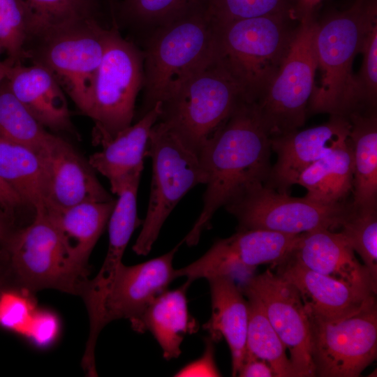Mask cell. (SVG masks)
Here are the masks:
<instances>
[{"label":"cell","mask_w":377,"mask_h":377,"mask_svg":"<svg viewBox=\"0 0 377 377\" xmlns=\"http://www.w3.org/2000/svg\"><path fill=\"white\" fill-rule=\"evenodd\" d=\"M270 149V136L254 103L242 101L198 154L207 186L202 209L183 242L196 245L221 207L266 184L272 169Z\"/></svg>","instance_id":"cell-1"},{"label":"cell","mask_w":377,"mask_h":377,"mask_svg":"<svg viewBox=\"0 0 377 377\" xmlns=\"http://www.w3.org/2000/svg\"><path fill=\"white\" fill-rule=\"evenodd\" d=\"M376 25V0H355L348 8L316 21L315 49L321 80L309 103L311 112L348 117L361 110L353 64Z\"/></svg>","instance_id":"cell-2"},{"label":"cell","mask_w":377,"mask_h":377,"mask_svg":"<svg viewBox=\"0 0 377 377\" xmlns=\"http://www.w3.org/2000/svg\"><path fill=\"white\" fill-rule=\"evenodd\" d=\"M302 16L265 15L215 23L216 57L255 103L285 61Z\"/></svg>","instance_id":"cell-3"},{"label":"cell","mask_w":377,"mask_h":377,"mask_svg":"<svg viewBox=\"0 0 377 377\" xmlns=\"http://www.w3.org/2000/svg\"><path fill=\"white\" fill-rule=\"evenodd\" d=\"M143 55L141 116L216 57L215 23L201 0L155 28Z\"/></svg>","instance_id":"cell-4"},{"label":"cell","mask_w":377,"mask_h":377,"mask_svg":"<svg viewBox=\"0 0 377 377\" xmlns=\"http://www.w3.org/2000/svg\"><path fill=\"white\" fill-rule=\"evenodd\" d=\"M243 100L238 84L216 55L161 103L158 121L198 155Z\"/></svg>","instance_id":"cell-5"},{"label":"cell","mask_w":377,"mask_h":377,"mask_svg":"<svg viewBox=\"0 0 377 377\" xmlns=\"http://www.w3.org/2000/svg\"><path fill=\"white\" fill-rule=\"evenodd\" d=\"M9 283L32 293L50 288L80 295L88 279L68 261L57 228L46 209L31 223L15 228L0 247Z\"/></svg>","instance_id":"cell-6"},{"label":"cell","mask_w":377,"mask_h":377,"mask_svg":"<svg viewBox=\"0 0 377 377\" xmlns=\"http://www.w3.org/2000/svg\"><path fill=\"white\" fill-rule=\"evenodd\" d=\"M147 156L152 161V179L146 217L133 246L138 255H147L176 205L206 176L198 155L188 149L163 123L151 129Z\"/></svg>","instance_id":"cell-7"},{"label":"cell","mask_w":377,"mask_h":377,"mask_svg":"<svg viewBox=\"0 0 377 377\" xmlns=\"http://www.w3.org/2000/svg\"><path fill=\"white\" fill-rule=\"evenodd\" d=\"M316 20L306 11L279 71L254 103L270 138L298 130L306 120L307 105L318 70L315 49Z\"/></svg>","instance_id":"cell-8"},{"label":"cell","mask_w":377,"mask_h":377,"mask_svg":"<svg viewBox=\"0 0 377 377\" xmlns=\"http://www.w3.org/2000/svg\"><path fill=\"white\" fill-rule=\"evenodd\" d=\"M144 55L113 27L107 29L88 117L95 122L98 144L131 125L137 96L143 86Z\"/></svg>","instance_id":"cell-9"},{"label":"cell","mask_w":377,"mask_h":377,"mask_svg":"<svg viewBox=\"0 0 377 377\" xmlns=\"http://www.w3.org/2000/svg\"><path fill=\"white\" fill-rule=\"evenodd\" d=\"M306 311L315 376L357 377L375 360L376 299L339 318H325Z\"/></svg>","instance_id":"cell-10"},{"label":"cell","mask_w":377,"mask_h":377,"mask_svg":"<svg viewBox=\"0 0 377 377\" xmlns=\"http://www.w3.org/2000/svg\"><path fill=\"white\" fill-rule=\"evenodd\" d=\"M224 207L237 219L238 230L287 234L340 228L352 209L342 202L325 205L305 197L293 198L267 184L253 187Z\"/></svg>","instance_id":"cell-11"},{"label":"cell","mask_w":377,"mask_h":377,"mask_svg":"<svg viewBox=\"0 0 377 377\" xmlns=\"http://www.w3.org/2000/svg\"><path fill=\"white\" fill-rule=\"evenodd\" d=\"M106 37L107 29L89 18L43 40L40 58L36 60L52 72L87 116Z\"/></svg>","instance_id":"cell-12"},{"label":"cell","mask_w":377,"mask_h":377,"mask_svg":"<svg viewBox=\"0 0 377 377\" xmlns=\"http://www.w3.org/2000/svg\"><path fill=\"white\" fill-rule=\"evenodd\" d=\"M300 234L264 230H238L232 236L219 239L200 258L176 269L177 277L192 283L214 275L251 273L258 265L275 266L292 251Z\"/></svg>","instance_id":"cell-13"},{"label":"cell","mask_w":377,"mask_h":377,"mask_svg":"<svg viewBox=\"0 0 377 377\" xmlns=\"http://www.w3.org/2000/svg\"><path fill=\"white\" fill-rule=\"evenodd\" d=\"M240 288L261 302L269 323L289 352L297 376H315L309 317L297 290L269 269L246 279Z\"/></svg>","instance_id":"cell-14"},{"label":"cell","mask_w":377,"mask_h":377,"mask_svg":"<svg viewBox=\"0 0 377 377\" xmlns=\"http://www.w3.org/2000/svg\"><path fill=\"white\" fill-rule=\"evenodd\" d=\"M37 154L46 208L64 209L114 200L97 179L89 160L62 138L53 134Z\"/></svg>","instance_id":"cell-15"},{"label":"cell","mask_w":377,"mask_h":377,"mask_svg":"<svg viewBox=\"0 0 377 377\" xmlns=\"http://www.w3.org/2000/svg\"><path fill=\"white\" fill-rule=\"evenodd\" d=\"M182 242L169 252L135 265L121 263L108 289L101 307L102 330L117 319L136 321L151 302L177 279L173 258Z\"/></svg>","instance_id":"cell-16"},{"label":"cell","mask_w":377,"mask_h":377,"mask_svg":"<svg viewBox=\"0 0 377 377\" xmlns=\"http://www.w3.org/2000/svg\"><path fill=\"white\" fill-rule=\"evenodd\" d=\"M350 127L348 117L332 115L323 124L270 138L277 155L269 177L272 186L287 193L304 170L348 139Z\"/></svg>","instance_id":"cell-17"},{"label":"cell","mask_w":377,"mask_h":377,"mask_svg":"<svg viewBox=\"0 0 377 377\" xmlns=\"http://www.w3.org/2000/svg\"><path fill=\"white\" fill-rule=\"evenodd\" d=\"M141 175L132 177L117 194L118 199L108 220L109 244L106 256L96 276L84 284L80 296L86 305L89 318L97 319L105 295L122 263L131 237L140 224L137 214V193Z\"/></svg>","instance_id":"cell-18"},{"label":"cell","mask_w":377,"mask_h":377,"mask_svg":"<svg viewBox=\"0 0 377 377\" xmlns=\"http://www.w3.org/2000/svg\"><path fill=\"white\" fill-rule=\"evenodd\" d=\"M288 256L313 271L376 295L369 271L339 232L318 229L301 233Z\"/></svg>","instance_id":"cell-19"},{"label":"cell","mask_w":377,"mask_h":377,"mask_svg":"<svg viewBox=\"0 0 377 377\" xmlns=\"http://www.w3.org/2000/svg\"><path fill=\"white\" fill-rule=\"evenodd\" d=\"M274 267L297 290L306 310L320 316L342 317L376 299L375 294L313 271L288 256Z\"/></svg>","instance_id":"cell-20"},{"label":"cell","mask_w":377,"mask_h":377,"mask_svg":"<svg viewBox=\"0 0 377 377\" xmlns=\"http://www.w3.org/2000/svg\"><path fill=\"white\" fill-rule=\"evenodd\" d=\"M13 94L44 127L75 134L64 89L44 65H13L6 77Z\"/></svg>","instance_id":"cell-21"},{"label":"cell","mask_w":377,"mask_h":377,"mask_svg":"<svg viewBox=\"0 0 377 377\" xmlns=\"http://www.w3.org/2000/svg\"><path fill=\"white\" fill-rule=\"evenodd\" d=\"M161 112L159 102L135 124L101 142L99 145L102 149L89 156V163L109 180L113 193L117 194L130 178L141 175L144 158L147 156L150 131Z\"/></svg>","instance_id":"cell-22"},{"label":"cell","mask_w":377,"mask_h":377,"mask_svg":"<svg viewBox=\"0 0 377 377\" xmlns=\"http://www.w3.org/2000/svg\"><path fill=\"white\" fill-rule=\"evenodd\" d=\"M207 280L210 288L212 312L202 327L212 341L226 340L231 354L232 376H237L246 353L247 301L232 276L214 275Z\"/></svg>","instance_id":"cell-23"},{"label":"cell","mask_w":377,"mask_h":377,"mask_svg":"<svg viewBox=\"0 0 377 377\" xmlns=\"http://www.w3.org/2000/svg\"><path fill=\"white\" fill-rule=\"evenodd\" d=\"M115 200L84 202L64 209L46 208L73 269L88 279V260L108 222Z\"/></svg>","instance_id":"cell-24"},{"label":"cell","mask_w":377,"mask_h":377,"mask_svg":"<svg viewBox=\"0 0 377 377\" xmlns=\"http://www.w3.org/2000/svg\"><path fill=\"white\" fill-rule=\"evenodd\" d=\"M191 284L186 280L179 288L161 293L131 324L138 332H151L167 360L177 358L185 336L198 330L196 320L189 313L186 297Z\"/></svg>","instance_id":"cell-25"},{"label":"cell","mask_w":377,"mask_h":377,"mask_svg":"<svg viewBox=\"0 0 377 377\" xmlns=\"http://www.w3.org/2000/svg\"><path fill=\"white\" fill-rule=\"evenodd\" d=\"M350 122L349 140L353 151L354 200L356 209L376 208L377 200V117L375 110H362L348 116Z\"/></svg>","instance_id":"cell-26"},{"label":"cell","mask_w":377,"mask_h":377,"mask_svg":"<svg viewBox=\"0 0 377 377\" xmlns=\"http://www.w3.org/2000/svg\"><path fill=\"white\" fill-rule=\"evenodd\" d=\"M296 184L306 188L304 197L313 202H341L353 189V151L349 138L304 170Z\"/></svg>","instance_id":"cell-27"},{"label":"cell","mask_w":377,"mask_h":377,"mask_svg":"<svg viewBox=\"0 0 377 377\" xmlns=\"http://www.w3.org/2000/svg\"><path fill=\"white\" fill-rule=\"evenodd\" d=\"M0 179L34 214L46 209L42 168L31 149L0 138Z\"/></svg>","instance_id":"cell-28"},{"label":"cell","mask_w":377,"mask_h":377,"mask_svg":"<svg viewBox=\"0 0 377 377\" xmlns=\"http://www.w3.org/2000/svg\"><path fill=\"white\" fill-rule=\"evenodd\" d=\"M242 293L247 301L249 314L246 353L265 361L275 377H297L286 348L269 323L261 302L254 295Z\"/></svg>","instance_id":"cell-29"},{"label":"cell","mask_w":377,"mask_h":377,"mask_svg":"<svg viewBox=\"0 0 377 377\" xmlns=\"http://www.w3.org/2000/svg\"><path fill=\"white\" fill-rule=\"evenodd\" d=\"M28 33L42 40L91 18L87 0H21Z\"/></svg>","instance_id":"cell-30"},{"label":"cell","mask_w":377,"mask_h":377,"mask_svg":"<svg viewBox=\"0 0 377 377\" xmlns=\"http://www.w3.org/2000/svg\"><path fill=\"white\" fill-rule=\"evenodd\" d=\"M52 135L13 94L5 79L0 84V138L38 154Z\"/></svg>","instance_id":"cell-31"},{"label":"cell","mask_w":377,"mask_h":377,"mask_svg":"<svg viewBox=\"0 0 377 377\" xmlns=\"http://www.w3.org/2000/svg\"><path fill=\"white\" fill-rule=\"evenodd\" d=\"M214 23L265 15L302 16L300 0H201Z\"/></svg>","instance_id":"cell-32"},{"label":"cell","mask_w":377,"mask_h":377,"mask_svg":"<svg viewBox=\"0 0 377 377\" xmlns=\"http://www.w3.org/2000/svg\"><path fill=\"white\" fill-rule=\"evenodd\" d=\"M339 232L356 251L377 287V214L374 209H352Z\"/></svg>","instance_id":"cell-33"},{"label":"cell","mask_w":377,"mask_h":377,"mask_svg":"<svg viewBox=\"0 0 377 377\" xmlns=\"http://www.w3.org/2000/svg\"><path fill=\"white\" fill-rule=\"evenodd\" d=\"M38 310L33 293L8 284L0 290V327L25 337Z\"/></svg>","instance_id":"cell-34"},{"label":"cell","mask_w":377,"mask_h":377,"mask_svg":"<svg viewBox=\"0 0 377 377\" xmlns=\"http://www.w3.org/2000/svg\"><path fill=\"white\" fill-rule=\"evenodd\" d=\"M29 36L27 18L21 0H0V47L8 59L20 63Z\"/></svg>","instance_id":"cell-35"},{"label":"cell","mask_w":377,"mask_h":377,"mask_svg":"<svg viewBox=\"0 0 377 377\" xmlns=\"http://www.w3.org/2000/svg\"><path fill=\"white\" fill-rule=\"evenodd\" d=\"M361 54L362 62L359 75H355L362 108L375 110L377 100V25L367 36Z\"/></svg>","instance_id":"cell-36"},{"label":"cell","mask_w":377,"mask_h":377,"mask_svg":"<svg viewBox=\"0 0 377 377\" xmlns=\"http://www.w3.org/2000/svg\"><path fill=\"white\" fill-rule=\"evenodd\" d=\"M197 0H125L128 13L137 21L155 28L184 11Z\"/></svg>","instance_id":"cell-37"},{"label":"cell","mask_w":377,"mask_h":377,"mask_svg":"<svg viewBox=\"0 0 377 377\" xmlns=\"http://www.w3.org/2000/svg\"><path fill=\"white\" fill-rule=\"evenodd\" d=\"M59 331L57 317L52 312L38 309L25 337L38 346H47L57 339Z\"/></svg>","instance_id":"cell-38"},{"label":"cell","mask_w":377,"mask_h":377,"mask_svg":"<svg viewBox=\"0 0 377 377\" xmlns=\"http://www.w3.org/2000/svg\"><path fill=\"white\" fill-rule=\"evenodd\" d=\"M212 341L209 338L204 355L176 373L175 376H221L214 360Z\"/></svg>","instance_id":"cell-39"},{"label":"cell","mask_w":377,"mask_h":377,"mask_svg":"<svg viewBox=\"0 0 377 377\" xmlns=\"http://www.w3.org/2000/svg\"><path fill=\"white\" fill-rule=\"evenodd\" d=\"M237 376L240 377H275L271 367L264 360L246 353Z\"/></svg>","instance_id":"cell-40"},{"label":"cell","mask_w":377,"mask_h":377,"mask_svg":"<svg viewBox=\"0 0 377 377\" xmlns=\"http://www.w3.org/2000/svg\"><path fill=\"white\" fill-rule=\"evenodd\" d=\"M24 205L18 195L0 179V209L13 223L17 211Z\"/></svg>","instance_id":"cell-41"},{"label":"cell","mask_w":377,"mask_h":377,"mask_svg":"<svg viewBox=\"0 0 377 377\" xmlns=\"http://www.w3.org/2000/svg\"><path fill=\"white\" fill-rule=\"evenodd\" d=\"M15 228L14 223L0 209V247Z\"/></svg>","instance_id":"cell-42"},{"label":"cell","mask_w":377,"mask_h":377,"mask_svg":"<svg viewBox=\"0 0 377 377\" xmlns=\"http://www.w3.org/2000/svg\"><path fill=\"white\" fill-rule=\"evenodd\" d=\"M15 64L10 59L0 61V84L6 79L10 68Z\"/></svg>","instance_id":"cell-43"},{"label":"cell","mask_w":377,"mask_h":377,"mask_svg":"<svg viewBox=\"0 0 377 377\" xmlns=\"http://www.w3.org/2000/svg\"><path fill=\"white\" fill-rule=\"evenodd\" d=\"M9 283L3 265L0 259V290Z\"/></svg>","instance_id":"cell-44"},{"label":"cell","mask_w":377,"mask_h":377,"mask_svg":"<svg viewBox=\"0 0 377 377\" xmlns=\"http://www.w3.org/2000/svg\"><path fill=\"white\" fill-rule=\"evenodd\" d=\"M320 0H300L301 6L304 10H313V7L320 1Z\"/></svg>","instance_id":"cell-45"},{"label":"cell","mask_w":377,"mask_h":377,"mask_svg":"<svg viewBox=\"0 0 377 377\" xmlns=\"http://www.w3.org/2000/svg\"><path fill=\"white\" fill-rule=\"evenodd\" d=\"M1 51H3V50H2L1 48L0 47V53L1 52Z\"/></svg>","instance_id":"cell-46"}]
</instances>
